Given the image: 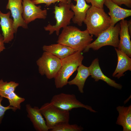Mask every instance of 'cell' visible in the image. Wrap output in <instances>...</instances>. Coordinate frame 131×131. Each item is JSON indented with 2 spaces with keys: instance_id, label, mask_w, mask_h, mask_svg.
Segmentation results:
<instances>
[{
  "instance_id": "8",
  "label": "cell",
  "mask_w": 131,
  "mask_h": 131,
  "mask_svg": "<svg viewBox=\"0 0 131 131\" xmlns=\"http://www.w3.org/2000/svg\"><path fill=\"white\" fill-rule=\"evenodd\" d=\"M50 102L64 110L70 111L74 108H83L91 112H97L91 106L84 105L77 100L74 94L62 93L55 95L52 98Z\"/></svg>"
},
{
  "instance_id": "2",
  "label": "cell",
  "mask_w": 131,
  "mask_h": 131,
  "mask_svg": "<svg viewBox=\"0 0 131 131\" xmlns=\"http://www.w3.org/2000/svg\"><path fill=\"white\" fill-rule=\"evenodd\" d=\"M83 22L90 34L97 37L110 26V19L103 8L91 6L86 12Z\"/></svg>"
},
{
  "instance_id": "22",
  "label": "cell",
  "mask_w": 131,
  "mask_h": 131,
  "mask_svg": "<svg viewBox=\"0 0 131 131\" xmlns=\"http://www.w3.org/2000/svg\"><path fill=\"white\" fill-rule=\"evenodd\" d=\"M4 98L8 99L9 105L14 108V112L17 109H21V104L25 100V98L19 96L15 91L6 95Z\"/></svg>"
},
{
  "instance_id": "12",
  "label": "cell",
  "mask_w": 131,
  "mask_h": 131,
  "mask_svg": "<svg viewBox=\"0 0 131 131\" xmlns=\"http://www.w3.org/2000/svg\"><path fill=\"white\" fill-rule=\"evenodd\" d=\"M26 109L27 117L36 131H48L49 130L38 107L35 106L33 107L30 104H27L26 105Z\"/></svg>"
},
{
  "instance_id": "10",
  "label": "cell",
  "mask_w": 131,
  "mask_h": 131,
  "mask_svg": "<svg viewBox=\"0 0 131 131\" xmlns=\"http://www.w3.org/2000/svg\"><path fill=\"white\" fill-rule=\"evenodd\" d=\"M22 0H8L6 7L7 9L10 11L14 21V28L15 33L17 29L21 27L25 29L28 28L27 24L25 22L22 17L23 8Z\"/></svg>"
},
{
  "instance_id": "16",
  "label": "cell",
  "mask_w": 131,
  "mask_h": 131,
  "mask_svg": "<svg viewBox=\"0 0 131 131\" xmlns=\"http://www.w3.org/2000/svg\"><path fill=\"white\" fill-rule=\"evenodd\" d=\"M117 56V66L112 76L119 78L128 70L131 71V58L122 51L115 48Z\"/></svg>"
},
{
  "instance_id": "6",
  "label": "cell",
  "mask_w": 131,
  "mask_h": 131,
  "mask_svg": "<svg viewBox=\"0 0 131 131\" xmlns=\"http://www.w3.org/2000/svg\"><path fill=\"white\" fill-rule=\"evenodd\" d=\"M120 30L119 23L114 26H110L100 33L94 41L88 45L83 50V52H88L90 49L97 50L107 45L118 48L119 42V36Z\"/></svg>"
},
{
  "instance_id": "18",
  "label": "cell",
  "mask_w": 131,
  "mask_h": 131,
  "mask_svg": "<svg viewBox=\"0 0 131 131\" xmlns=\"http://www.w3.org/2000/svg\"><path fill=\"white\" fill-rule=\"evenodd\" d=\"M42 49L44 51L48 52L61 59L77 51L69 47L59 43L49 45H44Z\"/></svg>"
},
{
  "instance_id": "20",
  "label": "cell",
  "mask_w": 131,
  "mask_h": 131,
  "mask_svg": "<svg viewBox=\"0 0 131 131\" xmlns=\"http://www.w3.org/2000/svg\"><path fill=\"white\" fill-rule=\"evenodd\" d=\"M77 70L76 76L73 80L68 81V84L70 85H76L78 87L79 91L82 93L84 92L83 88L86 80L90 75V74L88 67L82 64L78 67Z\"/></svg>"
},
{
  "instance_id": "19",
  "label": "cell",
  "mask_w": 131,
  "mask_h": 131,
  "mask_svg": "<svg viewBox=\"0 0 131 131\" xmlns=\"http://www.w3.org/2000/svg\"><path fill=\"white\" fill-rule=\"evenodd\" d=\"M116 108L119 113L116 124L122 126L123 131H131V105L127 107L119 106Z\"/></svg>"
},
{
  "instance_id": "1",
  "label": "cell",
  "mask_w": 131,
  "mask_h": 131,
  "mask_svg": "<svg viewBox=\"0 0 131 131\" xmlns=\"http://www.w3.org/2000/svg\"><path fill=\"white\" fill-rule=\"evenodd\" d=\"M87 30L81 31L76 27L68 25L63 28L57 41L75 50L82 51L93 41Z\"/></svg>"
},
{
  "instance_id": "7",
  "label": "cell",
  "mask_w": 131,
  "mask_h": 131,
  "mask_svg": "<svg viewBox=\"0 0 131 131\" xmlns=\"http://www.w3.org/2000/svg\"><path fill=\"white\" fill-rule=\"evenodd\" d=\"M39 72L49 79L54 78L61 65V60L51 54L44 51L36 61Z\"/></svg>"
},
{
  "instance_id": "26",
  "label": "cell",
  "mask_w": 131,
  "mask_h": 131,
  "mask_svg": "<svg viewBox=\"0 0 131 131\" xmlns=\"http://www.w3.org/2000/svg\"><path fill=\"white\" fill-rule=\"evenodd\" d=\"M105 0H85L88 3H91V6L100 8H103Z\"/></svg>"
},
{
  "instance_id": "28",
  "label": "cell",
  "mask_w": 131,
  "mask_h": 131,
  "mask_svg": "<svg viewBox=\"0 0 131 131\" xmlns=\"http://www.w3.org/2000/svg\"><path fill=\"white\" fill-rule=\"evenodd\" d=\"M3 37L0 33V53L5 49Z\"/></svg>"
},
{
  "instance_id": "11",
  "label": "cell",
  "mask_w": 131,
  "mask_h": 131,
  "mask_svg": "<svg viewBox=\"0 0 131 131\" xmlns=\"http://www.w3.org/2000/svg\"><path fill=\"white\" fill-rule=\"evenodd\" d=\"M104 4L108 8L110 19V26H115L118 21L131 15V10L122 8L111 0H105Z\"/></svg>"
},
{
  "instance_id": "5",
  "label": "cell",
  "mask_w": 131,
  "mask_h": 131,
  "mask_svg": "<svg viewBox=\"0 0 131 131\" xmlns=\"http://www.w3.org/2000/svg\"><path fill=\"white\" fill-rule=\"evenodd\" d=\"M39 109L49 130L58 125L69 122V111L61 109L50 102L45 103Z\"/></svg>"
},
{
  "instance_id": "3",
  "label": "cell",
  "mask_w": 131,
  "mask_h": 131,
  "mask_svg": "<svg viewBox=\"0 0 131 131\" xmlns=\"http://www.w3.org/2000/svg\"><path fill=\"white\" fill-rule=\"evenodd\" d=\"M83 58L82 51H77L61 59V66L54 78L56 88H61L67 85L70 76L82 64Z\"/></svg>"
},
{
  "instance_id": "13",
  "label": "cell",
  "mask_w": 131,
  "mask_h": 131,
  "mask_svg": "<svg viewBox=\"0 0 131 131\" xmlns=\"http://www.w3.org/2000/svg\"><path fill=\"white\" fill-rule=\"evenodd\" d=\"M119 24L120 40L118 49L131 57V42L129 33V21L123 19L121 20Z\"/></svg>"
},
{
  "instance_id": "25",
  "label": "cell",
  "mask_w": 131,
  "mask_h": 131,
  "mask_svg": "<svg viewBox=\"0 0 131 131\" xmlns=\"http://www.w3.org/2000/svg\"><path fill=\"white\" fill-rule=\"evenodd\" d=\"M32 1L35 5L44 3L47 6L57 2H67V0H33Z\"/></svg>"
},
{
  "instance_id": "9",
  "label": "cell",
  "mask_w": 131,
  "mask_h": 131,
  "mask_svg": "<svg viewBox=\"0 0 131 131\" xmlns=\"http://www.w3.org/2000/svg\"><path fill=\"white\" fill-rule=\"evenodd\" d=\"M22 17L27 24L36 19H45L46 18L47 10H42L41 6H36L32 0H22Z\"/></svg>"
},
{
  "instance_id": "21",
  "label": "cell",
  "mask_w": 131,
  "mask_h": 131,
  "mask_svg": "<svg viewBox=\"0 0 131 131\" xmlns=\"http://www.w3.org/2000/svg\"><path fill=\"white\" fill-rule=\"evenodd\" d=\"M19 84L15 82H4L2 79L0 80V96L4 98L6 95L14 92Z\"/></svg>"
},
{
  "instance_id": "27",
  "label": "cell",
  "mask_w": 131,
  "mask_h": 131,
  "mask_svg": "<svg viewBox=\"0 0 131 131\" xmlns=\"http://www.w3.org/2000/svg\"><path fill=\"white\" fill-rule=\"evenodd\" d=\"M115 4L118 5L124 4L129 8L131 7V0H111Z\"/></svg>"
},
{
  "instance_id": "14",
  "label": "cell",
  "mask_w": 131,
  "mask_h": 131,
  "mask_svg": "<svg viewBox=\"0 0 131 131\" xmlns=\"http://www.w3.org/2000/svg\"><path fill=\"white\" fill-rule=\"evenodd\" d=\"M10 11L4 14L0 11V25L5 43L11 41L13 39L14 34L15 33L14 28L13 20L10 18Z\"/></svg>"
},
{
  "instance_id": "17",
  "label": "cell",
  "mask_w": 131,
  "mask_h": 131,
  "mask_svg": "<svg viewBox=\"0 0 131 131\" xmlns=\"http://www.w3.org/2000/svg\"><path fill=\"white\" fill-rule=\"evenodd\" d=\"M76 1L75 5L72 3L70 4V9L74 14L72 19L74 23L81 26L85 18L86 12L91 6L87 4L85 0H76Z\"/></svg>"
},
{
  "instance_id": "24",
  "label": "cell",
  "mask_w": 131,
  "mask_h": 131,
  "mask_svg": "<svg viewBox=\"0 0 131 131\" xmlns=\"http://www.w3.org/2000/svg\"><path fill=\"white\" fill-rule=\"evenodd\" d=\"M3 97L0 96V125L1 124L2 119L4 117L5 112L8 110L12 109L14 111V108L9 105L7 106L2 105L1 102L3 100Z\"/></svg>"
},
{
  "instance_id": "29",
  "label": "cell",
  "mask_w": 131,
  "mask_h": 131,
  "mask_svg": "<svg viewBox=\"0 0 131 131\" xmlns=\"http://www.w3.org/2000/svg\"><path fill=\"white\" fill-rule=\"evenodd\" d=\"M72 0H67L68 4H70L71 3Z\"/></svg>"
},
{
  "instance_id": "4",
  "label": "cell",
  "mask_w": 131,
  "mask_h": 131,
  "mask_svg": "<svg viewBox=\"0 0 131 131\" xmlns=\"http://www.w3.org/2000/svg\"><path fill=\"white\" fill-rule=\"evenodd\" d=\"M70 4L60 2L58 6H55L53 12L56 21L55 25H52L49 24L44 27L45 31H49V35L55 32L56 34L58 36L61 28H64L70 25L74 15L70 9Z\"/></svg>"
},
{
  "instance_id": "15",
  "label": "cell",
  "mask_w": 131,
  "mask_h": 131,
  "mask_svg": "<svg viewBox=\"0 0 131 131\" xmlns=\"http://www.w3.org/2000/svg\"><path fill=\"white\" fill-rule=\"evenodd\" d=\"M88 68L90 75L95 81L101 80L110 86L119 90L122 89V85L116 83L115 81L107 77L102 73L99 65L98 58H96L92 61Z\"/></svg>"
},
{
  "instance_id": "23",
  "label": "cell",
  "mask_w": 131,
  "mask_h": 131,
  "mask_svg": "<svg viewBox=\"0 0 131 131\" xmlns=\"http://www.w3.org/2000/svg\"><path fill=\"white\" fill-rule=\"evenodd\" d=\"M83 128L76 124H70L68 123L57 125L50 129V131H81Z\"/></svg>"
}]
</instances>
